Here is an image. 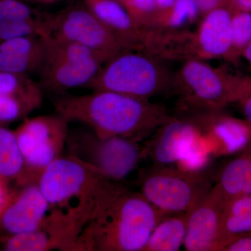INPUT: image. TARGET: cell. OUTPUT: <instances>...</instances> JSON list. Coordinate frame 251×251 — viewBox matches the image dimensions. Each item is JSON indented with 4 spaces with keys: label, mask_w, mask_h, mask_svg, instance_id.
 <instances>
[{
    "label": "cell",
    "mask_w": 251,
    "mask_h": 251,
    "mask_svg": "<svg viewBox=\"0 0 251 251\" xmlns=\"http://www.w3.org/2000/svg\"><path fill=\"white\" fill-rule=\"evenodd\" d=\"M165 216L140 192L107 177L74 251H143Z\"/></svg>",
    "instance_id": "1"
},
{
    "label": "cell",
    "mask_w": 251,
    "mask_h": 251,
    "mask_svg": "<svg viewBox=\"0 0 251 251\" xmlns=\"http://www.w3.org/2000/svg\"><path fill=\"white\" fill-rule=\"evenodd\" d=\"M55 112L70 122L87 126L100 137H122L140 143L172 121L166 109L149 99L105 90L57 99Z\"/></svg>",
    "instance_id": "2"
},
{
    "label": "cell",
    "mask_w": 251,
    "mask_h": 251,
    "mask_svg": "<svg viewBox=\"0 0 251 251\" xmlns=\"http://www.w3.org/2000/svg\"><path fill=\"white\" fill-rule=\"evenodd\" d=\"M107 177L97 168L68 154L51 163L36 184L52 210L75 220L83 229Z\"/></svg>",
    "instance_id": "3"
},
{
    "label": "cell",
    "mask_w": 251,
    "mask_h": 251,
    "mask_svg": "<svg viewBox=\"0 0 251 251\" xmlns=\"http://www.w3.org/2000/svg\"><path fill=\"white\" fill-rule=\"evenodd\" d=\"M175 85L161 59L139 51L122 50L104 63L87 87L149 99Z\"/></svg>",
    "instance_id": "4"
},
{
    "label": "cell",
    "mask_w": 251,
    "mask_h": 251,
    "mask_svg": "<svg viewBox=\"0 0 251 251\" xmlns=\"http://www.w3.org/2000/svg\"><path fill=\"white\" fill-rule=\"evenodd\" d=\"M41 37L44 58L39 74L42 90L61 92L87 87L108 60L102 54L78 44L46 34Z\"/></svg>",
    "instance_id": "5"
},
{
    "label": "cell",
    "mask_w": 251,
    "mask_h": 251,
    "mask_svg": "<svg viewBox=\"0 0 251 251\" xmlns=\"http://www.w3.org/2000/svg\"><path fill=\"white\" fill-rule=\"evenodd\" d=\"M213 186L206 171L153 166L142 176L140 193L165 215L187 214Z\"/></svg>",
    "instance_id": "6"
},
{
    "label": "cell",
    "mask_w": 251,
    "mask_h": 251,
    "mask_svg": "<svg viewBox=\"0 0 251 251\" xmlns=\"http://www.w3.org/2000/svg\"><path fill=\"white\" fill-rule=\"evenodd\" d=\"M69 122L56 113L25 118L15 130L24 162L20 186L36 183L42 172L63 156L67 145Z\"/></svg>",
    "instance_id": "7"
},
{
    "label": "cell",
    "mask_w": 251,
    "mask_h": 251,
    "mask_svg": "<svg viewBox=\"0 0 251 251\" xmlns=\"http://www.w3.org/2000/svg\"><path fill=\"white\" fill-rule=\"evenodd\" d=\"M66 148L68 154L117 181L133 173L144 157L143 148L138 142L122 137H100L90 128L69 129Z\"/></svg>",
    "instance_id": "8"
},
{
    "label": "cell",
    "mask_w": 251,
    "mask_h": 251,
    "mask_svg": "<svg viewBox=\"0 0 251 251\" xmlns=\"http://www.w3.org/2000/svg\"><path fill=\"white\" fill-rule=\"evenodd\" d=\"M244 80L211 67L202 59H190L175 77L188 103L218 111L227 104L242 98Z\"/></svg>",
    "instance_id": "9"
},
{
    "label": "cell",
    "mask_w": 251,
    "mask_h": 251,
    "mask_svg": "<svg viewBox=\"0 0 251 251\" xmlns=\"http://www.w3.org/2000/svg\"><path fill=\"white\" fill-rule=\"evenodd\" d=\"M44 24V34L84 46L107 59L124 50L111 31L86 6H71L45 16Z\"/></svg>",
    "instance_id": "10"
},
{
    "label": "cell",
    "mask_w": 251,
    "mask_h": 251,
    "mask_svg": "<svg viewBox=\"0 0 251 251\" xmlns=\"http://www.w3.org/2000/svg\"><path fill=\"white\" fill-rule=\"evenodd\" d=\"M225 203L212 186L188 213L184 247L187 251H221V225Z\"/></svg>",
    "instance_id": "11"
},
{
    "label": "cell",
    "mask_w": 251,
    "mask_h": 251,
    "mask_svg": "<svg viewBox=\"0 0 251 251\" xmlns=\"http://www.w3.org/2000/svg\"><path fill=\"white\" fill-rule=\"evenodd\" d=\"M216 112L209 111V115L193 120L208 151L214 159L242 152L251 143V125L246 120Z\"/></svg>",
    "instance_id": "12"
},
{
    "label": "cell",
    "mask_w": 251,
    "mask_h": 251,
    "mask_svg": "<svg viewBox=\"0 0 251 251\" xmlns=\"http://www.w3.org/2000/svg\"><path fill=\"white\" fill-rule=\"evenodd\" d=\"M21 186L0 214V227L7 236L35 230L50 212V206L36 183Z\"/></svg>",
    "instance_id": "13"
},
{
    "label": "cell",
    "mask_w": 251,
    "mask_h": 251,
    "mask_svg": "<svg viewBox=\"0 0 251 251\" xmlns=\"http://www.w3.org/2000/svg\"><path fill=\"white\" fill-rule=\"evenodd\" d=\"M156 130L152 139L143 148L144 156H150L153 166L176 167L192 145L198 127L193 120L174 118Z\"/></svg>",
    "instance_id": "14"
},
{
    "label": "cell",
    "mask_w": 251,
    "mask_h": 251,
    "mask_svg": "<svg viewBox=\"0 0 251 251\" xmlns=\"http://www.w3.org/2000/svg\"><path fill=\"white\" fill-rule=\"evenodd\" d=\"M85 6L115 36L124 50L143 52L149 28L138 24L118 0H85Z\"/></svg>",
    "instance_id": "15"
},
{
    "label": "cell",
    "mask_w": 251,
    "mask_h": 251,
    "mask_svg": "<svg viewBox=\"0 0 251 251\" xmlns=\"http://www.w3.org/2000/svg\"><path fill=\"white\" fill-rule=\"evenodd\" d=\"M232 11L227 6L217 8L203 16L194 44L198 59L227 58L232 44Z\"/></svg>",
    "instance_id": "16"
},
{
    "label": "cell",
    "mask_w": 251,
    "mask_h": 251,
    "mask_svg": "<svg viewBox=\"0 0 251 251\" xmlns=\"http://www.w3.org/2000/svg\"><path fill=\"white\" fill-rule=\"evenodd\" d=\"M44 58L41 36L14 38L0 42V71L29 74L40 72Z\"/></svg>",
    "instance_id": "17"
},
{
    "label": "cell",
    "mask_w": 251,
    "mask_h": 251,
    "mask_svg": "<svg viewBox=\"0 0 251 251\" xmlns=\"http://www.w3.org/2000/svg\"><path fill=\"white\" fill-rule=\"evenodd\" d=\"M71 238L65 228L52 219L46 217L40 227L31 231L7 236L2 248L7 251H69Z\"/></svg>",
    "instance_id": "18"
},
{
    "label": "cell",
    "mask_w": 251,
    "mask_h": 251,
    "mask_svg": "<svg viewBox=\"0 0 251 251\" xmlns=\"http://www.w3.org/2000/svg\"><path fill=\"white\" fill-rule=\"evenodd\" d=\"M45 16L36 13L21 0H0V42L14 38L41 36Z\"/></svg>",
    "instance_id": "19"
},
{
    "label": "cell",
    "mask_w": 251,
    "mask_h": 251,
    "mask_svg": "<svg viewBox=\"0 0 251 251\" xmlns=\"http://www.w3.org/2000/svg\"><path fill=\"white\" fill-rule=\"evenodd\" d=\"M226 204L251 194V143L223 168L214 185Z\"/></svg>",
    "instance_id": "20"
},
{
    "label": "cell",
    "mask_w": 251,
    "mask_h": 251,
    "mask_svg": "<svg viewBox=\"0 0 251 251\" xmlns=\"http://www.w3.org/2000/svg\"><path fill=\"white\" fill-rule=\"evenodd\" d=\"M188 213L169 214L158 223L143 251H178L184 246Z\"/></svg>",
    "instance_id": "21"
},
{
    "label": "cell",
    "mask_w": 251,
    "mask_h": 251,
    "mask_svg": "<svg viewBox=\"0 0 251 251\" xmlns=\"http://www.w3.org/2000/svg\"><path fill=\"white\" fill-rule=\"evenodd\" d=\"M251 233V194L225 206L221 225V251L234 239Z\"/></svg>",
    "instance_id": "22"
},
{
    "label": "cell",
    "mask_w": 251,
    "mask_h": 251,
    "mask_svg": "<svg viewBox=\"0 0 251 251\" xmlns=\"http://www.w3.org/2000/svg\"><path fill=\"white\" fill-rule=\"evenodd\" d=\"M23 169L24 162L15 132L0 125V178L18 181Z\"/></svg>",
    "instance_id": "23"
},
{
    "label": "cell",
    "mask_w": 251,
    "mask_h": 251,
    "mask_svg": "<svg viewBox=\"0 0 251 251\" xmlns=\"http://www.w3.org/2000/svg\"><path fill=\"white\" fill-rule=\"evenodd\" d=\"M200 15L195 0H175L168 9L157 13L153 27L181 30L196 21Z\"/></svg>",
    "instance_id": "24"
},
{
    "label": "cell",
    "mask_w": 251,
    "mask_h": 251,
    "mask_svg": "<svg viewBox=\"0 0 251 251\" xmlns=\"http://www.w3.org/2000/svg\"><path fill=\"white\" fill-rule=\"evenodd\" d=\"M0 94L43 103V90L29 75L0 71Z\"/></svg>",
    "instance_id": "25"
},
{
    "label": "cell",
    "mask_w": 251,
    "mask_h": 251,
    "mask_svg": "<svg viewBox=\"0 0 251 251\" xmlns=\"http://www.w3.org/2000/svg\"><path fill=\"white\" fill-rule=\"evenodd\" d=\"M232 44L227 59L234 60L251 41V13L232 12Z\"/></svg>",
    "instance_id": "26"
},
{
    "label": "cell",
    "mask_w": 251,
    "mask_h": 251,
    "mask_svg": "<svg viewBox=\"0 0 251 251\" xmlns=\"http://www.w3.org/2000/svg\"><path fill=\"white\" fill-rule=\"evenodd\" d=\"M41 105L27 99L0 94V125H6L24 118L40 108Z\"/></svg>",
    "instance_id": "27"
},
{
    "label": "cell",
    "mask_w": 251,
    "mask_h": 251,
    "mask_svg": "<svg viewBox=\"0 0 251 251\" xmlns=\"http://www.w3.org/2000/svg\"><path fill=\"white\" fill-rule=\"evenodd\" d=\"M132 18L143 27H153L158 8L155 0H119Z\"/></svg>",
    "instance_id": "28"
},
{
    "label": "cell",
    "mask_w": 251,
    "mask_h": 251,
    "mask_svg": "<svg viewBox=\"0 0 251 251\" xmlns=\"http://www.w3.org/2000/svg\"><path fill=\"white\" fill-rule=\"evenodd\" d=\"M222 251H251V233L235 238L227 244Z\"/></svg>",
    "instance_id": "29"
},
{
    "label": "cell",
    "mask_w": 251,
    "mask_h": 251,
    "mask_svg": "<svg viewBox=\"0 0 251 251\" xmlns=\"http://www.w3.org/2000/svg\"><path fill=\"white\" fill-rule=\"evenodd\" d=\"M228 1L229 0H195L200 15H202V16L212 10L222 6H227Z\"/></svg>",
    "instance_id": "30"
},
{
    "label": "cell",
    "mask_w": 251,
    "mask_h": 251,
    "mask_svg": "<svg viewBox=\"0 0 251 251\" xmlns=\"http://www.w3.org/2000/svg\"><path fill=\"white\" fill-rule=\"evenodd\" d=\"M13 193L7 186V181L0 178V214L9 203Z\"/></svg>",
    "instance_id": "31"
},
{
    "label": "cell",
    "mask_w": 251,
    "mask_h": 251,
    "mask_svg": "<svg viewBox=\"0 0 251 251\" xmlns=\"http://www.w3.org/2000/svg\"><path fill=\"white\" fill-rule=\"evenodd\" d=\"M227 7L232 12L242 11L251 13V0H229Z\"/></svg>",
    "instance_id": "32"
},
{
    "label": "cell",
    "mask_w": 251,
    "mask_h": 251,
    "mask_svg": "<svg viewBox=\"0 0 251 251\" xmlns=\"http://www.w3.org/2000/svg\"><path fill=\"white\" fill-rule=\"evenodd\" d=\"M238 102L241 104L246 120L251 125V96L244 97Z\"/></svg>",
    "instance_id": "33"
},
{
    "label": "cell",
    "mask_w": 251,
    "mask_h": 251,
    "mask_svg": "<svg viewBox=\"0 0 251 251\" xmlns=\"http://www.w3.org/2000/svg\"><path fill=\"white\" fill-rule=\"evenodd\" d=\"M158 11L168 9L174 3L175 0H155Z\"/></svg>",
    "instance_id": "34"
},
{
    "label": "cell",
    "mask_w": 251,
    "mask_h": 251,
    "mask_svg": "<svg viewBox=\"0 0 251 251\" xmlns=\"http://www.w3.org/2000/svg\"><path fill=\"white\" fill-rule=\"evenodd\" d=\"M242 55L245 58L248 63L251 65V41L243 51Z\"/></svg>",
    "instance_id": "35"
},
{
    "label": "cell",
    "mask_w": 251,
    "mask_h": 251,
    "mask_svg": "<svg viewBox=\"0 0 251 251\" xmlns=\"http://www.w3.org/2000/svg\"><path fill=\"white\" fill-rule=\"evenodd\" d=\"M247 96H251V78L250 80H245V82H244L243 98Z\"/></svg>",
    "instance_id": "36"
},
{
    "label": "cell",
    "mask_w": 251,
    "mask_h": 251,
    "mask_svg": "<svg viewBox=\"0 0 251 251\" xmlns=\"http://www.w3.org/2000/svg\"><path fill=\"white\" fill-rule=\"evenodd\" d=\"M36 1H39V2L46 3V4H50V3L55 2L58 0H36Z\"/></svg>",
    "instance_id": "37"
},
{
    "label": "cell",
    "mask_w": 251,
    "mask_h": 251,
    "mask_svg": "<svg viewBox=\"0 0 251 251\" xmlns=\"http://www.w3.org/2000/svg\"><path fill=\"white\" fill-rule=\"evenodd\" d=\"M118 1H119V0H118Z\"/></svg>",
    "instance_id": "38"
}]
</instances>
